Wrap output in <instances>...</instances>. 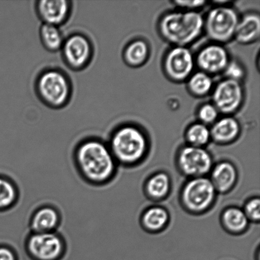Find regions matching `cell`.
<instances>
[{
  "mask_svg": "<svg viewBox=\"0 0 260 260\" xmlns=\"http://www.w3.org/2000/svg\"><path fill=\"white\" fill-rule=\"evenodd\" d=\"M73 160L84 182L93 187H103L115 177L118 163L108 142L98 137H87L78 143Z\"/></svg>",
  "mask_w": 260,
  "mask_h": 260,
  "instance_id": "1",
  "label": "cell"
},
{
  "mask_svg": "<svg viewBox=\"0 0 260 260\" xmlns=\"http://www.w3.org/2000/svg\"><path fill=\"white\" fill-rule=\"evenodd\" d=\"M35 90L39 100L52 109L67 106L73 92L70 76L57 68H48L41 71L36 78Z\"/></svg>",
  "mask_w": 260,
  "mask_h": 260,
  "instance_id": "2",
  "label": "cell"
},
{
  "mask_svg": "<svg viewBox=\"0 0 260 260\" xmlns=\"http://www.w3.org/2000/svg\"><path fill=\"white\" fill-rule=\"evenodd\" d=\"M205 26V20L194 10L175 12L165 15L160 22V30L168 42L184 47L200 35Z\"/></svg>",
  "mask_w": 260,
  "mask_h": 260,
  "instance_id": "3",
  "label": "cell"
},
{
  "mask_svg": "<svg viewBox=\"0 0 260 260\" xmlns=\"http://www.w3.org/2000/svg\"><path fill=\"white\" fill-rule=\"evenodd\" d=\"M108 144L118 165L132 166L139 162L146 154L147 141L136 127L124 125L111 133Z\"/></svg>",
  "mask_w": 260,
  "mask_h": 260,
  "instance_id": "4",
  "label": "cell"
},
{
  "mask_svg": "<svg viewBox=\"0 0 260 260\" xmlns=\"http://www.w3.org/2000/svg\"><path fill=\"white\" fill-rule=\"evenodd\" d=\"M24 249L32 260H60L67 253L66 239L58 232L28 234Z\"/></svg>",
  "mask_w": 260,
  "mask_h": 260,
  "instance_id": "5",
  "label": "cell"
},
{
  "mask_svg": "<svg viewBox=\"0 0 260 260\" xmlns=\"http://www.w3.org/2000/svg\"><path fill=\"white\" fill-rule=\"evenodd\" d=\"M60 52L66 66L77 72L85 70L90 64L94 55V47L88 36L75 32L65 38Z\"/></svg>",
  "mask_w": 260,
  "mask_h": 260,
  "instance_id": "6",
  "label": "cell"
},
{
  "mask_svg": "<svg viewBox=\"0 0 260 260\" xmlns=\"http://www.w3.org/2000/svg\"><path fill=\"white\" fill-rule=\"evenodd\" d=\"M216 193L210 178H190L183 186L181 201L184 208L190 212L203 213L213 205Z\"/></svg>",
  "mask_w": 260,
  "mask_h": 260,
  "instance_id": "7",
  "label": "cell"
},
{
  "mask_svg": "<svg viewBox=\"0 0 260 260\" xmlns=\"http://www.w3.org/2000/svg\"><path fill=\"white\" fill-rule=\"evenodd\" d=\"M239 21L236 10L228 7H218L209 12L204 27L211 40L226 42L234 37Z\"/></svg>",
  "mask_w": 260,
  "mask_h": 260,
  "instance_id": "8",
  "label": "cell"
},
{
  "mask_svg": "<svg viewBox=\"0 0 260 260\" xmlns=\"http://www.w3.org/2000/svg\"><path fill=\"white\" fill-rule=\"evenodd\" d=\"M177 164L183 175L190 178L203 177L212 170L213 159L203 147L188 145L178 153Z\"/></svg>",
  "mask_w": 260,
  "mask_h": 260,
  "instance_id": "9",
  "label": "cell"
},
{
  "mask_svg": "<svg viewBox=\"0 0 260 260\" xmlns=\"http://www.w3.org/2000/svg\"><path fill=\"white\" fill-rule=\"evenodd\" d=\"M35 8L42 24L60 27L70 19L73 5L70 0H39Z\"/></svg>",
  "mask_w": 260,
  "mask_h": 260,
  "instance_id": "10",
  "label": "cell"
},
{
  "mask_svg": "<svg viewBox=\"0 0 260 260\" xmlns=\"http://www.w3.org/2000/svg\"><path fill=\"white\" fill-rule=\"evenodd\" d=\"M213 99V105L218 112L233 113L238 110L243 102V88L239 81L226 79L216 85Z\"/></svg>",
  "mask_w": 260,
  "mask_h": 260,
  "instance_id": "11",
  "label": "cell"
},
{
  "mask_svg": "<svg viewBox=\"0 0 260 260\" xmlns=\"http://www.w3.org/2000/svg\"><path fill=\"white\" fill-rule=\"evenodd\" d=\"M194 68V59L190 51L177 46L168 53L165 60L166 73L172 80L181 81L188 78Z\"/></svg>",
  "mask_w": 260,
  "mask_h": 260,
  "instance_id": "12",
  "label": "cell"
},
{
  "mask_svg": "<svg viewBox=\"0 0 260 260\" xmlns=\"http://www.w3.org/2000/svg\"><path fill=\"white\" fill-rule=\"evenodd\" d=\"M62 220V214L55 206L50 204L40 206L30 215L29 220L30 233H55L60 228Z\"/></svg>",
  "mask_w": 260,
  "mask_h": 260,
  "instance_id": "13",
  "label": "cell"
},
{
  "mask_svg": "<svg viewBox=\"0 0 260 260\" xmlns=\"http://www.w3.org/2000/svg\"><path fill=\"white\" fill-rule=\"evenodd\" d=\"M229 62L228 53L222 47L211 45L199 53L197 63L206 73H218L225 70Z\"/></svg>",
  "mask_w": 260,
  "mask_h": 260,
  "instance_id": "14",
  "label": "cell"
},
{
  "mask_svg": "<svg viewBox=\"0 0 260 260\" xmlns=\"http://www.w3.org/2000/svg\"><path fill=\"white\" fill-rule=\"evenodd\" d=\"M237 178L238 172L231 162H219L211 171L210 179L217 192H228L235 185Z\"/></svg>",
  "mask_w": 260,
  "mask_h": 260,
  "instance_id": "15",
  "label": "cell"
},
{
  "mask_svg": "<svg viewBox=\"0 0 260 260\" xmlns=\"http://www.w3.org/2000/svg\"><path fill=\"white\" fill-rule=\"evenodd\" d=\"M240 133V125L236 119L225 117L219 119L210 129L211 139L218 144H229L235 140Z\"/></svg>",
  "mask_w": 260,
  "mask_h": 260,
  "instance_id": "16",
  "label": "cell"
},
{
  "mask_svg": "<svg viewBox=\"0 0 260 260\" xmlns=\"http://www.w3.org/2000/svg\"><path fill=\"white\" fill-rule=\"evenodd\" d=\"M260 19L256 14H249L239 20L234 37L241 43L254 42L259 38Z\"/></svg>",
  "mask_w": 260,
  "mask_h": 260,
  "instance_id": "17",
  "label": "cell"
},
{
  "mask_svg": "<svg viewBox=\"0 0 260 260\" xmlns=\"http://www.w3.org/2000/svg\"><path fill=\"white\" fill-rule=\"evenodd\" d=\"M20 198V191L11 178L0 175V212L11 210Z\"/></svg>",
  "mask_w": 260,
  "mask_h": 260,
  "instance_id": "18",
  "label": "cell"
},
{
  "mask_svg": "<svg viewBox=\"0 0 260 260\" xmlns=\"http://www.w3.org/2000/svg\"><path fill=\"white\" fill-rule=\"evenodd\" d=\"M224 228L232 234H240L248 228L249 221L242 209L230 207L225 209L221 215Z\"/></svg>",
  "mask_w": 260,
  "mask_h": 260,
  "instance_id": "19",
  "label": "cell"
},
{
  "mask_svg": "<svg viewBox=\"0 0 260 260\" xmlns=\"http://www.w3.org/2000/svg\"><path fill=\"white\" fill-rule=\"evenodd\" d=\"M39 36L43 47L52 53L60 52L66 38L60 27L44 24L41 25Z\"/></svg>",
  "mask_w": 260,
  "mask_h": 260,
  "instance_id": "20",
  "label": "cell"
},
{
  "mask_svg": "<svg viewBox=\"0 0 260 260\" xmlns=\"http://www.w3.org/2000/svg\"><path fill=\"white\" fill-rule=\"evenodd\" d=\"M169 220V214L166 209L160 206H153L143 214L142 223L147 230L157 232L164 229Z\"/></svg>",
  "mask_w": 260,
  "mask_h": 260,
  "instance_id": "21",
  "label": "cell"
},
{
  "mask_svg": "<svg viewBox=\"0 0 260 260\" xmlns=\"http://www.w3.org/2000/svg\"><path fill=\"white\" fill-rule=\"evenodd\" d=\"M171 182L167 173L160 172L149 178L145 185V190L150 198L160 200L167 197L170 192Z\"/></svg>",
  "mask_w": 260,
  "mask_h": 260,
  "instance_id": "22",
  "label": "cell"
},
{
  "mask_svg": "<svg viewBox=\"0 0 260 260\" xmlns=\"http://www.w3.org/2000/svg\"><path fill=\"white\" fill-rule=\"evenodd\" d=\"M149 54L146 43L137 40L130 43L124 51V59L129 66H138L144 63Z\"/></svg>",
  "mask_w": 260,
  "mask_h": 260,
  "instance_id": "23",
  "label": "cell"
},
{
  "mask_svg": "<svg viewBox=\"0 0 260 260\" xmlns=\"http://www.w3.org/2000/svg\"><path fill=\"white\" fill-rule=\"evenodd\" d=\"M186 139L192 146L203 147L211 139L210 129L206 124L196 123L189 127L186 133Z\"/></svg>",
  "mask_w": 260,
  "mask_h": 260,
  "instance_id": "24",
  "label": "cell"
},
{
  "mask_svg": "<svg viewBox=\"0 0 260 260\" xmlns=\"http://www.w3.org/2000/svg\"><path fill=\"white\" fill-rule=\"evenodd\" d=\"M188 86L191 92L196 95L203 96L211 90L213 81L208 74L201 71L190 76Z\"/></svg>",
  "mask_w": 260,
  "mask_h": 260,
  "instance_id": "25",
  "label": "cell"
},
{
  "mask_svg": "<svg viewBox=\"0 0 260 260\" xmlns=\"http://www.w3.org/2000/svg\"><path fill=\"white\" fill-rule=\"evenodd\" d=\"M218 113V109L213 104H206L201 107L198 116L202 123L210 124L216 121Z\"/></svg>",
  "mask_w": 260,
  "mask_h": 260,
  "instance_id": "26",
  "label": "cell"
},
{
  "mask_svg": "<svg viewBox=\"0 0 260 260\" xmlns=\"http://www.w3.org/2000/svg\"><path fill=\"white\" fill-rule=\"evenodd\" d=\"M243 211L249 221L258 222L260 219V201L259 198L249 200L245 205Z\"/></svg>",
  "mask_w": 260,
  "mask_h": 260,
  "instance_id": "27",
  "label": "cell"
},
{
  "mask_svg": "<svg viewBox=\"0 0 260 260\" xmlns=\"http://www.w3.org/2000/svg\"><path fill=\"white\" fill-rule=\"evenodd\" d=\"M224 71H225L226 79L239 81V82L244 78V73H245L243 66L235 60L229 62Z\"/></svg>",
  "mask_w": 260,
  "mask_h": 260,
  "instance_id": "28",
  "label": "cell"
},
{
  "mask_svg": "<svg viewBox=\"0 0 260 260\" xmlns=\"http://www.w3.org/2000/svg\"><path fill=\"white\" fill-rule=\"evenodd\" d=\"M0 260H19L15 249L7 244L0 245Z\"/></svg>",
  "mask_w": 260,
  "mask_h": 260,
  "instance_id": "29",
  "label": "cell"
},
{
  "mask_svg": "<svg viewBox=\"0 0 260 260\" xmlns=\"http://www.w3.org/2000/svg\"><path fill=\"white\" fill-rule=\"evenodd\" d=\"M206 2L205 1H175V4L178 7L185 8V9L192 10L198 9V8L204 6Z\"/></svg>",
  "mask_w": 260,
  "mask_h": 260,
  "instance_id": "30",
  "label": "cell"
}]
</instances>
